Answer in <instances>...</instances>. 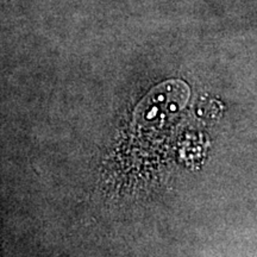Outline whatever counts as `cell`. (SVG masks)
Segmentation results:
<instances>
[{
	"mask_svg": "<svg viewBox=\"0 0 257 257\" xmlns=\"http://www.w3.org/2000/svg\"><path fill=\"white\" fill-rule=\"evenodd\" d=\"M187 98L188 87L186 83L179 80L162 83L141 102L137 110V119L148 124L165 121L184 107Z\"/></svg>",
	"mask_w": 257,
	"mask_h": 257,
	"instance_id": "6da1fadb",
	"label": "cell"
}]
</instances>
